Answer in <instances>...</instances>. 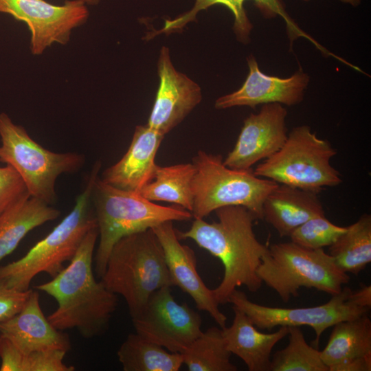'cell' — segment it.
<instances>
[{
	"mask_svg": "<svg viewBox=\"0 0 371 371\" xmlns=\"http://www.w3.org/2000/svg\"><path fill=\"white\" fill-rule=\"evenodd\" d=\"M325 215L318 194L279 184L266 197L262 220L270 224L280 237H286L308 220Z\"/></svg>",
	"mask_w": 371,
	"mask_h": 371,
	"instance_id": "ffe728a7",
	"label": "cell"
},
{
	"mask_svg": "<svg viewBox=\"0 0 371 371\" xmlns=\"http://www.w3.org/2000/svg\"><path fill=\"white\" fill-rule=\"evenodd\" d=\"M98 227L91 229L70 263L52 279L34 289L54 298L56 309L47 317L58 330L76 328L91 339L108 329L117 306V295L97 281L93 269Z\"/></svg>",
	"mask_w": 371,
	"mask_h": 371,
	"instance_id": "6da1fadb",
	"label": "cell"
},
{
	"mask_svg": "<svg viewBox=\"0 0 371 371\" xmlns=\"http://www.w3.org/2000/svg\"><path fill=\"white\" fill-rule=\"evenodd\" d=\"M346 229V227L335 225L325 215L317 216L297 227L289 237L302 247L319 249L332 245Z\"/></svg>",
	"mask_w": 371,
	"mask_h": 371,
	"instance_id": "f1b7e54d",
	"label": "cell"
},
{
	"mask_svg": "<svg viewBox=\"0 0 371 371\" xmlns=\"http://www.w3.org/2000/svg\"><path fill=\"white\" fill-rule=\"evenodd\" d=\"M60 212L30 196L0 214V260L11 254L32 229L52 221Z\"/></svg>",
	"mask_w": 371,
	"mask_h": 371,
	"instance_id": "7402d4cb",
	"label": "cell"
},
{
	"mask_svg": "<svg viewBox=\"0 0 371 371\" xmlns=\"http://www.w3.org/2000/svg\"><path fill=\"white\" fill-rule=\"evenodd\" d=\"M0 335L25 354L49 348L68 352L71 346L68 335L55 328L45 316L37 290H32L18 313L0 322Z\"/></svg>",
	"mask_w": 371,
	"mask_h": 371,
	"instance_id": "ac0fdd59",
	"label": "cell"
},
{
	"mask_svg": "<svg viewBox=\"0 0 371 371\" xmlns=\"http://www.w3.org/2000/svg\"><path fill=\"white\" fill-rule=\"evenodd\" d=\"M31 291L32 289H10L0 282V322L9 319L21 310Z\"/></svg>",
	"mask_w": 371,
	"mask_h": 371,
	"instance_id": "d6a6232c",
	"label": "cell"
},
{
	"mask_svg": "<svg viewBox=\"0 0 371 371\" xmlns=\"http://www.w3.org/2000/svg\"><path fill=\"white\" fill-rule=\"evenodd\" d=\"M117 355L124 371H178L183 364L181 353L171 352L136 333L127 336Z\"/></svg>",
	"mask_w": 371,
	"mask_h": 371,
	"instance_id": "cb8c5ba5",
	"label": "cell"
},
{
	"mask_svg": "<svg viewBox=\"0 0 371 371\" xmlns=\"http://www.w3.org/2000/svg\"><path fill=\"white\" fill-rule=\"evenodd\" d=\"M234 319L222 328L227 350L241 359L249 371H270L271 354L275 345L288 335L289 327L276 332L259 331L245 313L232 306Z\"/></svg>",
	"mask_w": 371,
	"mask_h": 371,
	"instance_id": "44dd1931",
	"label": "cell"
},
{
	"mask_svg": "<svg viewBox=\"0 0 371 371\" xmlns=\"http://www.w3.org/2000/svg\"><path fill=\"white\" fill-rule=\"evenodd\" d=\"M192 163L196 168L192 186V218L203 219L218 208L238 205L262 220L265 199L278 183L256 176L252 168H229L221 155L203 150L197 153Z\"/></svg>",
	"mask_w": 371,
	"mask_h": 371,
	"instance_id": "8992f818",
	"label": "cell"
},
{
	"mask_svg": "<svg viewBox=\"0 0 371 371\" xmlns=\"http://www.w3.org/2000/svg\"><path fill=\"white\" fill-rule=\"evenodd\" d=\"M91 199L99 237L95 271L100 278L113 247L121 238L166 221H189L192 218L190 211L179 205L156 204L139 193L107 184L99 176L93 183Z\"/></svg>",
	"mask_w": 371,
	"mask_h": 371,
	"instance_id": "277c9868",
	"label": "cell"
},
{
	"mask_svg": "<svg viewBox=\"0 0 371 371\" xmlns=\"http://www.w3.org/2000/svg\"><path fill=\"white\" fill-rule=\"evenodd\" d=\"M0 12L26 23L30 52L36 56L55 43L67 44L72 30L85 23L89 16L83 0H67L63 5L45 0H0Z\"/></svg>",
	"mask_w": 371,
	"mask_h": 371,
	"instance_id": "7c38bea8",
	"label": "cell"
},
{
	"mask_svg": "<svg viewBox=\"0 0 371 371\" xmlns=\"http://www.w3.org/2000/svg\"><path fill=\"white\" fill-rule=\"evenodd\" d=\"M196 168L193 163L168 166L157 165L153 179L139 192L150 201H166L190 212L193 208L192 180Z\"/></svg>",
	"mask_w": 371,
	"mask_h": 371,
	"instance_id": "603a6c76",
	"label": "cell"
},
{
	"mask_svg": "<svg viewBox=\"0 0 371 371\" xmlns=\"http://www.w3.org/2000/svg\"><path fill=\"white\" fill-rule=\"evenodd\" d=\"M131 319L136 333L171 352L183 353L203 332L200 315L177 303L170 286L154 291Z\"/></svg>",
	"mask_w": 371,
	"mask_h": 371,
	"instance_id": "8fae6325",
	"label": "cell"
},
{
	"mask_svg": "<svg viewBox=\"0 0 371 371\" xmlns=\"http://www.w3.org/2000/svg\"><path fill=\"white\" fill-rule=\"evenodd\" d=\"M101 166L100 161L94 164L72 210L54 229L23 257L0 267L1 283L17 291H27L35 276L45 273L53 278L64 269L65 262H70L87 232L98 227L91 194Z\"/></svg>",
	"mask_w": 371,
	"mask_h": 371,
	"instance_id": "3957f363",
	"label": "cell"
},
{
	"mask_svg": "<svg viewBox=\"0 0 371 371\" xmlns=\"http://www.w3.org/2000/svg\"><path fill=\"white\" fill-rule=\"evenodd\" d=\"M245 0H195L193 8L173 19H166L164 27L159 31L150 33L148 39L161 33L169 34L181 30L188 23L196 20V15L212 5L221 4L226 6L234 17V30L237 38L243 43L249 41L253 27L244 8Z\"/></svg>",
	"mask_w": 371,
	"mask_h": 371,
	"instance_id": "83f0119b",
	"label": "cell"
},
{
	"mask_svg": "<svg viewBox=\"0 0 371 371\" xmlns=\"http://www.w3.org/2000/svg\"><path fill=\"white\" fill-rule=\"evenodd\" d=\"M164 136L148 124L137 125L127 151L103 171L101 180L117 188L139 193L153 178L155 157Z\"/></svg>",
	"mask_w": 371,
	"mask_h": 371,
	"instance_id": "e0dca14e",
	"label": "cell"
},
{
	"mask_svg": "<svg viewBox=\"0 0 371 371\" xmlns=\"http://www.w3.org/2000/svg\"><path fill=\"white\" fill-rule=\"evenodd\" d=\"M101 280L124 299L131 317L154 291L172 286L164 250L152 229L124 236L114 245Z\"/></svg>",
	"mask_w": 371,
	"mask_h": 371,
	"instance_id": "5b68a950",
	"label": "cell"
},
{
	"mask_svg": "<svg viewBox=\"0 0 371 371\" xmlns=\"http://www.w3.org/2000/svg\"><path fill=\"white\" fill-rule=\"evenodd\" d=\"M329 254L346 273L357 276L371 262V216L363 214L329 246Z\"/></svg>",
	"mask_w": 371,
	"mask_h": 371,
	"instance_id": "d4e9b609",
	"label": "cell"
},
{
	"mask_svg": "<svg viewBox=\"0 0 371 371\" xmlns=\"http://www.w3.org/2000/svg\"><path fill=\"white\" fill-rule=\"evenodd\" d=\"M254 1L257 8L266 19H271L277 16L282 17L286 23L291 41H293L298 36H304L313 42L323 52H325V49L321 47L311 37L308 36L298 27L287 14L280 0H254Z\"/></svg>",
	"mask_w": 371,
	"mask_h": 371,
	"instance_id": "1f68e13d",
	"label": "cell"
},
{
	"mask_svg": "<svg viewBox=\"0 0 371 371\" xmlns=\"http://www.w3.org/2000/svg\"><path fill=\"white\" fill-rule=\"evenodd\" d=\"M249 74L241 87L219 97L215 102L217 109L279 103L292 106L300 103L309 82L307 74L300 70L286 78L267 76L262 73L254 56L247 59Z\"/></svg>",
	"mask_w": 371,
	"mask_h": 371,
	"instance_id": "2e32d148",
	"label": "cell"
},
{
	"mask_svg": "<svg viewBox=\"0 0 371 371\" xmlns=\"http://www.w3.org/2000/svg\"><path fill=\"white\" fill-rule=\"evenodd\" d=\"M30 196L24 181L16 171L10 165L0 167V214Z\"/></svg>",
	"mask_w": 371,
	"mask_h": 371,
	"instance_id": "f546056e",
	"label": "cell"
},
{
	"mask_svg": "<svg viewBox=\"0 0 371 371\" xmlns=\"http://www.w3.org/2000/svg\"><path fill=\"white\" fill-rule=\"evenodd\" d=\"M352 290L345 286L326 303L301 308H280L261 305L249 300L247 295L236 289L228 302L243 311L254 325L260 329L272 330L277 326H308L315 333L314 343L317 347L322 333L335 324L355 319L369 309L350 304L348 298Z\"/></svg>",
	"mask_w": 371,
	"mask_h": 371,
	"instance_id": "30bf717a",
	"label": "cell"
},
{
	"mask_svg": "<svg viewBox=\"0 0 371 371\" xmlns=\"http://www.w3.org/2000/svg\"><path fill=\"white\" fill-rule=\"evenodd\" d=\"M67 352L61 349L49 348L24 353L22 371H73L74 367L64 362Z\"/></svg>",
	"mask_w": 371,
	"mask_h": 371,
	"instance_id": "4dcf8cb0",
	"label": "cell"
},
{
	"mask_svg": "<svg viewBox=\"0 0 371 371\" xmlns=\"http://www.w3.org/2000/svg\"><path fill=\"white\" fill-rule=\"evenodd\" d=\"M336 150L317 137L310 126L295 127L283 146L254 170L260 177L279 184L319 193L341 183V175L331 165Z\"/></svg>",
	"mask_w": 371,
	"mask_h": 371,
	"instance_id": "ba28073f",
	"label": "cell"
},
{
	"mask_svg": "<svg viewBox=\"0 0 371 371\" xmlns=\"http://www.w3.org/2000/svg\"><path fill=\"white\" fill-rule=\"evenodd\" d=\"M87 5H96L100 0H83Z\"/></svg>",
	"mask_w": 371,
	"mask_h": 371,
	"instance_id": "8d00e7d4",
	"label": "cell"
},
{
	"mask_svg": "<svg viewBox=\"0 0 371 371\" xmlns=\"http://www.w3.org/2000/svg\"><path fill=\"white\" fill-rule=\"evenodd\" d=\"M286 109L279 103L263 104L245 120L233 149L223 164L231 168L250 169L276 153L286 138Z\"/></svg>",
	"mask_w": 371,
	"mask_h": 371,
	"instance_id": "4fadbf2b",
	"label": "cell"
},
{
	"mask_svg": "<svg viewBox=\"0 0 371 371\" xmlns=\"http://www.w3.org/2000/svg\"><path fill=\"white\" fill-rule=\"evenodd\" d=\"M289 327V344L271 359L270 371H329L320 351L309 346L299 326Z\"/></svg>",
	"mask_w": 371,
	"mask_h": 371,
	"instance_id": "4316f807",
	"label": "cell"
},
{
	"mask_svg": "<svg viewBox=\"0 0 371 371\" xmlns=\"http://www.w3.org/2000/svg\"><path fill=\"white\" fill-rule=\"evenodd\" d=\"M151 229L164 250L172 286H177L188 293L199 310L207 312L220 328H225L227 317L219 310L213 290L210 289L201 278L194 251L180 243L173 221L162 223Z\"/></svg>",
	"mask_w": 371,
	"mask_h": 371,
	"instance_id": "9a60e30c",
	"label": "cell"
},
{
	"mask_svg": "<svg viewBox=\"0 0 371 371\" xmlns=\"http://www.w3.org/2000/svg\"><path fill=\"white\" fill-rule=\"evenodd\" d=\"M190 371H236L227 350L222 328L212 326L195 339L181 353Z\"/></svg>",
	"mask_w": 371,
	"mask_h": 371,
	"instance_id": "484cf974",
	"label": "cell"
},
{
	"mask_svg": "<svg viewBox=\"0 0 371 371\" xmlns=\"http://www.w3.org/2000/svg\"><path fill=\"white\" fill-rule=\"evenodd\" d=\"M0 161L19 173L30 196L51 205L56 201L57 178L63 173L78 171L85 164L81 154L45 148L5 113H0Z\"/></svg>",
	"mask_w": 371,
	"mask_h": 371,
	"instance_id": "9c48e42d",
	"label": "cell"
},
{
	"mask_svg": "<svg viewBox=\"0 0 371 371\" xmlns=\"http://www.w3.org/2000/svg\"><path fill=\"white\" fill-rule=\"evenodd\" d=\"M320 357L329 371L371 370V321L367 313L334 326Z\"/></svg>",
	"mask_w": 371,
	"mask_h": 371,
	"instance_id": "d6986e66",
	"label": "cell"
},
{
	"mask_svg": "<svg viewBox=\"0 0 371 371\" xmlns=\"http://www.w3.org/2000/svg\"><path fill=\"white\" fill-rule=\"evenodd\" d=\"M159 85L147 124L165 135L201 102L199 85L173 66L170 50L163 46L158 61Z\"/></svg>",
	"mask_w": 371,
	"mask_h": 371,
	"instance_id": "5bb4252c",
	"label": "cell"
},
{
	"mask_svg": "<svg viewBox=\"0 0 371 371\" xmlns=\"http://www.w3.org/2000/svg\"><path fill=\"white\" fill-rule=\"evenodd\" d=\"M214 212L218 221L194 219L188 230L176 232L179 240L192 239L221 261L223 278L213 293L218 304H225L236 287L245 286L250 292L260 289L262 282L257 270L268 246L256 238L257 218L247 208L231 205Z\"/></svg>",
	"mask_w": 371,
	"mask_h": 371,
	"instance_id": "7a4b0ae2",
	"label": "cell"
},
{
	"mask_svg": "<svg viewBox=\"0 0 371 371\" xmlns=\"http://www.w3.org/2000/svg\"><path fill=\"white\" fill-rule=\"evenodd\" d=\"M257 274L284 302L297 297L302 287L337 294L350 280L347 273L323 249H308L292 241L268 247Z\"/></svg>",
	"mask_w": 371,
	"mask_h": 371,
	"instance_id": "52a82bcc",
	"label": "cell"
},
{
	"mask_svg": "<svg viewBox=\"0 0 371 371\" xmlns=\"http://www.w3.org/2000/svg\"><path fill=\"white\" fill-rule=\"evenodd\" d=\"M348 300L355 306L370 309L371 307V286L364 285L355 291H352Z\"/></svg>",
	"mask_w": 371,
	"mask_h": 371,
	"instance_id": "e575fe53",
	"label": "cell"
},
{
	"mask_svg": "<svg viewBox=\"0 0 371 371\" xmlns=\"http://www.w3.org/2000/svg\"><path fill=\"white\" fill-rule=\"evenodd\" d=\"M302 1H308L310 0H302ZM339 1L343 3L350 4L355 7L358 6L361 3V0H339Z\"/></svg>",
	"mask_w": 371,
	"mask_h": 371,
	"instance_id": "d590c367",
	"label": "cell"
},
{
	"mask_svg": "<svg viewBox=\"0 0 371 371\" xmlns=\"http://www.w3.org/2000/svg\"><path fill=\"white\" fill-rule=\"evenodd\" d=\"M23 355L9 339L0 335L1 371H22Z\"/></svg>",
	"mask_w": 371,
	"mask_h": 371,
	"instance_id": "836d02e7",
	"label": "cell"
}]
</instances>
